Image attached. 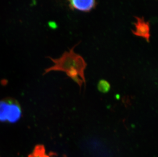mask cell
Listing matches in <instances>:
<instances>
[{
  "label": "cell",
  "instance_id": "6da1fadb",
  "mask_svg": "<svg viewBox=\"0 0 158 157\" xmlns=\"http://www.w3.org/2000/svg\"><path fill=\"white\" fill-rule=\"evenodd\" d=\"M74 47L64 52L60 58H50L54 65L46 69L44 74L52 71L64 72L81 88L83 83L86 84L85 71L87 64L82 56L75 53Z\"/></svg>",
  "mask_w": 158,
  "mask_h": 157
},
{
  "label": "cell",
  "instance_id": "7a4b0ae2",
  "mask_svg": "<svg viewBox=\"0 0 158 157\" xmlns=\"http://www.w3.org/2000/svg\"><path fill=\"white\" fill-rule=\"evenodd\" d=\"M22 114V111L19 104L14 99H9L6 122L12 123H17L21 119Z\"/></svg>",
  "mask_w": 158,
  "mask_h": 157
},
{
  "label": "cell",
  "instance_id": "3957f363",
  "mask_svg": "<svg viewBox=\"0 0 158 157\" xmlns=\"http://www.w3.org/2000/svg\"><path fill=\"white\" fill-rule=\"evenodd\" d=\"M72 9L89 12L92 10L96 5L95 0H69Z\"/></svg>",
  "mask_w": 158,
  "mask_h": 157
},
{
  "label": "cell",
  "instance_id": "277c9868",
  "mask_svg": "<svg viewBox=\"0 0 158 157\" xmlns=\"http://www.w3.org/2000/svg\"><path fill=\"white\" fill-rule=\"evenodd\" d=\"M134 33L136 35L146 39L148 42L150 37L148 24L145 22L142 18H137V21L135 24V30Z\"/></svg>",
  "mask_w": 158,
  "mask_h": 157
},
{
  "label": "cell",
  "instance_id": "5b68a950",
  "mask_svg": "<svg viewBox=\"0 0 158 157\" xmlns=\"http://www.w3.org/2000/svg\"><path fill=\"white\" fill-rule=\"evenodd\" d=\"M28 157H50L46 154L44 145L39 144L36 145L32 153L29 155Z\"/></svg>",
  "mask_w": 158,
  "mask_h": 157
},
{
  "label": "cell",
  "instance_id": "8992f818",
  "mask_svg": "<svg viewBox=\"0 0 158 157\" xmlns=\"http://www.w3.org/2000/svg\"><path fill=\"white\" fill-rule=\"evenodd\" d=\"M9 99L0 101V122H6L7 110L9 104Z\"/></svg>",
  "mask_w": 158,
  "mask_h": 157
},
{
  "label": "cell",
  "instance_id": "52a82bcc",
  "mask_svg": "<svg viewBox=\"0 0 158 157\" xmlns=\"http://www.w3.org/2000/svg\"><path fill=\"white\" fill-rule=\"evenodd\" d=\"M97 87L99 91L104 94L109 92L110 88V83L105 80H100V81L99 82Z\"/></svg>",
  "mask_w": 158,
  "mask_h": 157
}]
</instances>
